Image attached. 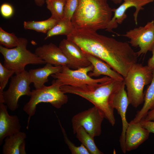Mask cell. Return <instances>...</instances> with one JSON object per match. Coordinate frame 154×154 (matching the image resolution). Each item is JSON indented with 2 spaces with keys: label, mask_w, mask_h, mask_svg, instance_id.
Returning <instances> with one entry per match:
<instances>
[{
  "label": "cell",
  "mask_w": 154,
  "mask_h": 154,
  "mask_svg": "<svg viewBox=\"0 0 154 154\" xmlns=\"http://www.w3.org/2000/svg\"><path fill=\"white\" fill-rule=\"evenodd\" d=\"M19 44L11 48L0 46V52L4 58L3 65L6 68L14 71L15 74L24 71L25 66L28 64H46L36 54L27 48L28 41L25 38L19 37Z\"/></svg>",
  "instance_id": "8992f818"
},
{
  "label": "cell",
  "mask_w": 154,
  "mask_h": 154,
  "mask_svg": "<svg viewBox=\"0 0 154 154\" xmlns=\"http://www.w3.org/2000/svg\"><path fill=\"white\" fill-rule=\"evenodd\" d=\"M150 133L141 125L140 121H131L129 123L125 134V148L129 151L137 148L148 138Z\"/></svg>",
  "instance_id": "2e32d148"
},
{
  "label": "cell",
  "mask_w": 154,
  "mask_h": 154,
  "mask_svg": "<svg viewBox=\"0 0 154 154\" xmlns=\"http://www.w3.org/2000/svg\"><path fill=\"white\" fill-rule=\"evenodd\" d=\"M62 70V66H53L46 63L43 67L31 69L28 72L31 83H33L35 89H37L45 86L49 76L60 72Z\"/></svg>",
  "instance_id": "ac0fdd59"
},
{
  "label": "cell",
  "mask_w": 154,
  "mask_h": 154,
  "mask_svg": "<svg viewBox=\"0 0 154 154\" xmlns=\"http://www.w3.org/2000/svg\"><path fill=\"white\" fill-rule=\"evenodd\" d=\"M105 118L102 113L94 106L74 115L71 121L73 133L77 129L83 127L92 137L100 135L102 132L101 124Z\"/></svg>",
  "instance_id": "9c48e42d"
},
{
  "label": "cell",
  "mask_w": 154,
  "mask_h": 154,
  "mask_svg": "<svg viewBox=\"0 0 154 154\" xmlns=\"http://www.w3.org/2000/svg\"><path fill=\"white\" fill-rule=\"evenodd\" d=\"M62 70L50 76L55 79L60 81L63 85L76 87L86 85H96L111 80L110 78L105 76L103 77L94 79L88 75V73L93 69L92 64L85 67L72 70L66 65L62 66Z\"/></svg>",
  "instance_id": "52a82bcc"
},
{
  "label": "cell",
  "mask_w": 154,
  "mask_h": 154,
  "mask_svg": "<svg viewBox=\"0 0 154 154\" xmlns=\"http://www.w3.org/2000/svg\"><path fill=\"white\" fill-rule=\"evenodd\" d=\"M58 20L51 16L48 19L44 21H24L23 26L26 29L34 30L45 33L56 25Z\"/></svg>",
  "instance_id": "603a6c76"
},
{
  "label": "cell",
  "mask_w": 154,
  "mask_h": 154,
  "mask_svg": "<svg viewBox=\"0 0 154 154\" xmlns=\"http://www.w3.org/2000/svg\"><path fill=\"white\" fill-rule=\"evenodd\" d=\"M152 78V70L147 66L137 63L132 66L124 77L129 104L137 108L143 103L144 87L151 82Z\"/></svg>",
  "instance_id": "5b68a950"
},
{
  "label": "cell",
  "mask_w": 154,
  "mask_h": 154,
  "mask_svg": "<svg viewBox=\"0 0 154 154\" xmlns=\"http://www.w3.org/2000/svg\"><path fill=\"white\" fill-rule=\"evenodd\" d=\"M0 11L2 16L5 18H9L11 17L14 12L12 6L10 4L4 3L0 7Z\"/></svg>",
  "instance_id": "f1b7e54d"
},
{
  "label": "cell",
  "mask_w": 154,
  "mask_h": 154,
  "mask_svg": "<svg viewBox=\"0 0 154 154\" xmlns=\"http://www.w3.org/2000/svg\"><path fill=\"white\" fill-rule=\"evenodd\" d=\"M123 81L111 79L96 85L81 87L62 85L60 89L64 93L78 95L91 102L102 113L105 118L114 126L116 121L114 109L110 105L109 99L111 94L120 86Z\"/></svg>",
  "instance_id": "7a4b0ae2"
},
{
  "label": "cell",
  "mask_w": 154,
  "mask_h": 154,
  "mask_svg": "<svg viewBox=\"0 0 154 154\" xmlns=\"http://www.w3.org/2000/svg\"><path fill=\"white\" fill-rule=\"evenodd\" d=\"M112 12L107 0H78L71 22L76 28L96 31L106 29L112 17Z\"/></svg>",
  "instance_id": "3957f363"
},
{
  "label": "cell",
  "mask_w": 154,
  "mask_h": 154,
  "mask_svg": "<svg viewBox=\"0 0 154 154\" xmlns=\"http://www.w3.org/2000/svg\"><path fill=\"white\" fill-rule=\"evenodd\" d=\"M152 55L148 61L147 66L151 69L154 68V48L152 51Z\"/></svg>",
  "instance_id": "4dcf8cb0"
},
{
  "label": "cell",
  "mask_w": 154,
  "mask_h": 154,
  "mask_svg": "<svg viewBox=\"0 0 154 154\" xmlns=\"http://www.w3.org/2000/svg\"><path fill=\"white\" fill-rule=\"evenodd\" d=\"M74 28L71 21L65 18L58 20L56 25L47 32L44 39L45 40L53 36L60 35L67 36Z\"/></svg>",
  "instance_id": "44dd1931"
},
{
  "label": "cell",
  "mask_w": 154,
  "mask_h": 154,
  "mask_svg": "<svg viewBox=\"0 0 154 154\" xmlns=\"http://www.w3.org/2000/svg\"><path fill=\"white\" fill-rule=\"evenodd\" d=\"M62 83L58 80H53L52 84L45 85L39 88L33 90L29 101L24 106L23 111L28 115L27 128L31 117L36 112L37 106L39 103H49L54 107L59 109L68 102L67 95L60 89Z\"/></svg>",
  "instance_id": "277c9868"
},
{
  "label": "cell",
  "mask_w": 154,
  "mask_h": 154,
  "mask_svg": "<svg viewBox=\"0 0 154 154\" xmlns=\"http://www.w3.org/2000/svg\"><path fill=\"white\" fill-rule=\"evenodd\" d=\"M78 0H66L63 18L71 21L72 16L77 7Z\"/></svg>",
  "instance_id": "83f0119b"
},
{
  "label": "cell",
  "mask_w": 154,
  "mask_h": 154,
  "mask_svg": "<svg viewBox=\"0 0 154 154\" xmlns=\"http://www.w3.org/2000/svg\"><path fill=\"white\" fill-rule=\"evenodd\" d=\"M66 0H45L47 8L50 11L51 17L58 20L63 18Z\"/></svg>",
  "instance_id": "cb8c5ba5"
},
{
  "label": "cell",
  "mask_w": 154,
  "mask_h": 154,
  "mask_svg": "<svg viewBox=\"0 0 154 154\" xmlns=\"http://www.w3.org/2000/svg\"><path fill=\"white\" fill-rule=\"evenodd\" d=\"M124 81L117 89L111 95L109 103L113 108L116 109L120 116L122 123V131L120 137L121 149L124 153H126L125 148V134L129 123L126 118V112L129 103L127 92L125 90Z\"/></svg>",
  "instance_id": "8fae6325"
},
{
  "label": "cell",
  "mask_w": 154,
  "mask_h": 154,
  "mask_svg": "<svg viewBox=\"0 0 154 154\" xmlns=\"http://www.w3.org/2000/svg\"><path fill=\"white\" fill-rule=\"evenodd\" d=\"M14 73V71L6 68L0 63V92L3 91L9 79Z\"/></svg>",
  "instance_id": "4316f807"
},
{
  "label": "cell",
  "mask_w": 154,
  "mask_h": 154,
  "mask_svg": "<svg viewBox=\"0 0 154 154\" xmlns=\"http://www.w3.org/2000/svg\"><path fill=\"white\" fill-rule=\"evenodd\" d=\"M8 107L3 102L0 100V145L9 137L20 131L21 126L18 116L10 115Z\"/></svg>",
  "instance_id": "9a60e30c"
},
{
  "label": "cell",
  "mask_w": 154,
  "mask_h": 154,
  "mask_svg": "<svg viewBox=\"0 0 154 154\" xmlns=\"http://www.w3.org/2000/svg\"><path fill=\"white\" fill-rule=\"evenodd\" d=\"M35 4L38 6L42 7L45 3V0H34Z\"/></svg>",
  "instance_id": "d6a6232c"
},
{
  "label": "cell",
  "mask_w": 154,
  "mask_h": 154,
  "mask_svg": "<svg viewBox=\"0 0 154 154\" xmlns=\"http://www.w3.org/2000/svg\"><path fill=\"white\" fill-rule=\"evenodd\" d=\"M58 121L63 134L64 141L72 154H90L86 147L81 144L80 146H76L68 138L65 130L62 126L59 120Z\"/></svg>",
  "instance_id": "484cf974"
},
{
  "label": "cell",
  "mask_w": 154,
  "mask_h": 154,
  "mask_svg": "<svg viewBox=\"0 0 154 154\" xmlns=\"http://www.w3.org/2000/svg\"><path fill=\"white\" fill-rule=\"evenodd\" d=\"M142 125L150 133H154V121H148L144 119L140 121Z\"/></svg>",
  "instance_id": "f546056e"
},
{
  "label": "cell",
  "mask_w": 154,
  "mask_h": 154,
  "mask_svg": "<svg viewBox=\"0 0 154 154\" xmlns=\"http://www.w3.org/2000/svg\"><path fill=\"white\" fill-rule=\"evenodd\" d=\"M83 51L87 59L93 66V69L92 72L88 73L89 76L91 77H98L102 75H104L117 81H123L124 80L123 76L112 69L108 64L100 59Z\"/></svg>",
  "instance_id": "e0dca14e"
},
{
  "label": "cell",
  "mask_w": 154,
  "mask_h": 154,
  "mask_svg": "<svg viewBox=\"0 0 154 154\" xmlns=\"http://www.w3.org/2000/svg\"><path fill=\"white\" fill-rule=\"evenodd\" d=\"M35 53L46 63L55 66L66 65L71 68L69 60L59 47L52 43L37 47L35 50Z\"/></svg>",
  "instance_id": "5bb4252c"
},
{
  "label": "cell",
  "mask_w": 154,
  "mask_h": 154,
  "mask_svg": "<svg viewBox=\"0 0 154 154\" xmlns=\"http://www.w3.org/2000/svg\"><path fill=\"white\" fill-rule=\"evenodd\" d=\"M115 4H120L123 0H110Z\"/></svg>",
  "instance_id": "836d02e7"
},
{
  "label": "cell",
  "mask_w": 154,
  "mask_h": 154,
  "mask_svg": "<svg viewBox=\"0 0 154 154\" xmlns=\"http://www.w3.org/2000/svg\"><path fill=\"white\" fill-rule=\"evenodd\" d=\"M58 47L69 60L71 68L78 69L91 64L81 48L71 40L62 39Z\"/></svg>",
  "instance_id": "4fadbf2b"
},
{
  "label": "cell",
  "mask_w": 154,
  "mask_h": 154,
  "mask_svg": "<svg viewBox=\"0 0 154 154\" xmlns=\"http://www.w3.org/2000/svg\"><path fill=\"white\" fill-rule=\"evenodd\" d=\"M152 70L153 78L144 95L143 105L137 112L135 118L132 120L134 122H138L144 119L148 112L154 108V68Z\"/></svg>",
  "instance_id": "d6986e66"
},
{
  "label": "cell",
  "mask_w": 154,
  "mask_h": 154,
  "mask_svg": "<svg viewBox=\"0 0 154 154\" xmlns=\"http://www.w3.org/2000/svg\"><path fill=\"white\" fill-rule=\"evenodd\" d=\"M31 83L29 72L26 70L11 77L8 89L2 92L4 103L10 110L14 111L18 108V100L21 96H30Z\"/></svg>",
  "instance_id": "ba28073f"
},
{
  "label": "cell",
  "mask_w": 154,
  "mask_h": 154,
  "mask_svg": "<svg viewBox=\"0 0 154 154\" xmlns=\"http://www.w3.org/2000/svg\"><path fill=\"white\" fill-rule=\"evenodd\" d=\"M75 134L77 139L86 147L90 154H103L96 145L94 138L87 133L83 127H80L78 128Z\"/></svg>",
  "instance_id": "7402d4cb"
},
{
  "label": "cell",
  "mask_w": 154,
  "mask_h": 154,
  "mask_svg": "<svg viewBox=\"0 0 154 154\" xmlns=\"http://www.w3.org/2000/svg\"><path fill=\"white\" fill-rule=\"evenodd\" d=\"M27 135L24 132L21 131L4 139L2 153L3 154H20V148L25 141Z\"/></svg>",
  "instance_id": "ffe728a7"
},
{
  "label": "cell",
  "mask_w": 154,
  "mask_h": 154,
  "mask_svg": "<svg viewBox=\"0 0 154 154\" xmlns=\"http://www.w3.org/2000/svg\"><path fill=\"white\" fill-rule=\"evenodd\" d=\"M145 120L154 121V108L149 111L145 118Z\"/></svg>",
  "instance_id": "1f68e13d"
},
{
  "label": "cell",
  "mask_w": 154,
  "mask_h": 154,
  "mask_svg": "<svg viewBox=\"0 0 154 154\" xmlns=\"http://www.w3.org/2000/svg\"></svg>",
  "instance_id": "e575fe53"
},
{
  "label": "cell",
  "mask_w": 154,
  "mask_h": 154,
  "mask_svg": "<svg viewBox=\"0 0 154 154\" xmlns=\"http://www.w3.org/2000/svg\"><path fill=\"white\" fill-rule=\"evenodd\" d=\"M66 36L67 39L83 51L104 61L123 77L137 62V53L127 42L119 41L84 28H75Z\"/></svg>",
  "instance_id": "6da1fadb"
},
{
  "label": "cell",
  "mask_w": 154,
  "mask_h": 154,
  "mask_svg": "<svg viewBox=\"0 0 154 154\" xmlns=\"http://www.w3.org/2000/svg\"><path fill=\"white\" fill-rule=\"evenodd\" d=\"M19 38L13 33H9L0 27V43L1 45L9 48H14L19 44Z\"/></svg>",
  "instance_id": "d4e9b609"
},
{
  "label": "cell",
  "mask_w": 154,
  "mask_h": 154,
  "mask_svg": "<svg viewBox=\"0 0 154 154\" xmlns=\"http://www.w3.org/2000/svg\"><path fill=\"white\" fill-rule=\"evenodd\" d=\"M119 35L126 37L131 46L140 48L136 52L138 56L152 51L154 48V21L148 22L144 26H140Z\"/></svg>",
  "instance_id": "30bf717a"
},
{
  "label": "cell",
  "mask_w": 154,
  "mask_h": 154,
  "mask_svg": "<svg viewBox=\"0 0 154 154\" xmlns=\"http://www.w3.org/2000/svg\"><path fill=\"white\" fill-rule=\"evenodd\" d=\"M123 2L117 8L112 9L114 12L112 17L105 29L109 32H113V29L117 27L118 24H121L127 18L126 12L129 8L134 7L135 11L133 14L134 20L136 25L137 24V17L141 10L144 9L143 6L152 2L154 0H123Z\"/></svg>",
  "instance_id": "7c38bea8"
}]
</instances>
